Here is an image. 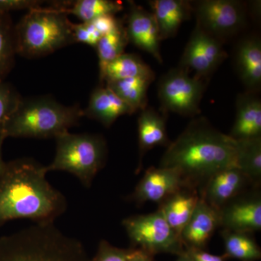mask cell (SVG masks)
<instances>
[{"label":"cell","mask_w":261,"mask_h":261,"mask_svg":"<svg viewBox=\"0 0 261 261\" xmlns=\"http://www.w3.org/2000/svg\"><path fill=\"white\" fill-rule=\"evenodd\" d=\"M47 166L32 159L5 163L0 173V226L12 220L54 223L67 209L65 196L46 178Z\"/></svg>","instance_id":"6da1fadb"},{"label":"cell","mask_w":261,"mask_h":261,"mask_svg":"<svg viewBox=\"0 0 261 261\" xmlns=\"http://www.w3.org/2000/svg\"><path fill=\"white\" fill-rule=\"evenodd\" d=\"M237 152L236 140L200 118L171 142L160 166L176 170L190 188L196 189L221 170L236 167Z\"/></svg>","instance_id":"7a4b0ae2"},{"label":"cell","mask_w":261,"mask_h":261,"mask_svg":"<svg viewBox=\"0 0 261 261\" xmlns=\"http://www.w3.org/2000/svg\"><path fill=\"white\" fill-rule=\"evenodd\" d=\"M0 261H89L83 245L54 223L36 224L0 238Z\"/></svg>","instance_id":"3957f363"},{"label":"cell","mask_w":261,"mask_h":261,"mask_svg":"<svg viewBox=\"0 0 261 261\" xmlns=\"http://www.w3.org/2000/svg\"><path fill=\"white\" fill-rule=\"evenodd\" d=\"M84 116L79 105L65 106L48 97L22 99L4 130L7 137L57 138Z\"/></svg>","instance_id":"277c9868"},{"label":"cell","mask_w":261,"mask_h":261,"mask_svg":"<svg viewBox=\"0 0 261 261\" xmlns=\"http://www.w3.org/2000/svg\"><path fill=\"white\" fill-rule=\"evenodd\" d=\"M15 53L28 58L51 54L75 42L68 15L51 6L29 10L14 27Z\"/></svg>","instance_id":"5b68a950"},{"label":"cell","mask_w":261,"mask_h":261,"mask_svg":"<svg viewBox=\"0 0 261 261\" xmlns=\"http://www.w3.org/2000/svg\"><path fill=\"white\" fill-rule=\"evenodd\" d=\"M54 160L47 166L51 171H66L76 176L82 185L89 187L104 166L107 145L103 137L89 134H70L57 137Z\"/></svg>","instance_id":"8992f818"},{"label":"cell","mask_w":261,"mask_h":261,"mask_svg":"<svg viewBox=\"0 0 261 261\" xmlns=\"http://www.w3.org/2000/svg\"><path fill=\"white\" fill-rule=\"evenodd\" d=\"M130 242L150 255L185 252L181 238L168 225L159 211L147 215L130 216L122 222Z\"/></svg>","instance_id":"52a82bcc"},{"label":"cell","mask_w":261,"mask_h":261,"mask_svg":"<svg viewBox=\"0 0 261 261\" xmlns=\"http://www.w3.org/2000/svg\"><path fill=\"white\" fill-rule=\"evenodd\" d=\"M205 89L200 79L191 77L181 68L163 75L159 82V97L163 112L194 116L200 113V105Z\"/></svg>","instance_id":"ba28073f"},{"label":"cell","mask_w":261,"mask_h":261,"mask_svg":"<svg viewBox=\"0 0 261 261\" xmlns=\"http://www.w3.org/2000/svg\"><path fill=\"white\" fill-rule=\"evenodd\" d=\"M191 5L197 25L219 40L238 32L245 23V10L241 2L202 0Z\"/></svg>","instance_id":"9c48e42d"},{"label":"cell","mask_w":261,"mask_h":261,"mask_svg":"<svg viewBox=\"0 0 261 261\" xmlns=\"http://www.w3.org/2000/svg\"><path fill=\"white\" fill-rule=\"evenodd\" d=\"M226 57L222 42L196 25L182 56L181 67L195 72L196 78H206Z\"/></svg>","instance_id":"30bf717a"},{"label":"cell","mask_w":261,"mask_h":261,"mask_svg":"<svg viewBox=\"0 0 261 261\" xmlns=\"http://www.w3.org/2000/svg\"><path fill=\"white\" fill-rule=\"evenodd\" d=\"M184 188L190 187L176 170L152 167L146 171L130 198L137 204L147 202L160 204Z\"/></svg>","instance_id":"8fae6325"},{"label":"cell","mask_w":261,"mask_h":261,"mask_svg":"<svg viewBox=\"0 0 261 261\" xmlns=\"http://www.w3.org/2000/svg\"><path fill=\"white\" fill-rule=\"evenodd\" d=\"M260 194L239 195L219 211L220 226L225 230L252 233L261 229Z\"/></svg>","instance_id":"7c38bea8"},{"label":"cell","mask_w":261,"mask_h":261,"mask_svg":"<svg viewBox=\"0 0 261 261\" xmlns=\"http://www.w3.org/2000/svg\"><path fill=\"white\" fill-rule=\"evenodd\" d=\"M130 8L126 28L128 42L149 53L160 63H163L160 49V34L152 13L129 2Z\"/></svg>","instance_id":"4fadbf2b"},{"label":"cell","mask_w":261,"mask_h":261,"mask_svg":"<svg viewBox=\"0 0 261 261\" xmlns=\"http://www.w3.org/2000/svg\"><path fill=\"white\" fill-rule=\"evenodd\" d=\"M247 184L250 183L238 168H226L207 180L201 190L200 197L219 211L243 194Z\"/></svg>","instance_id":"5bb4252c"},{"label":"cell","mask_w":261,"mask_h":261,"mask_svg":"<svg viewBox=\"0 0 261 261\" xmlns=\"http://www.w3.org/2000/svg\"><path fill=\"white\" fill-rule=\"evenodd\" d=\"M219 226V211L200 197L190 221L181 233L182 243L185 248L191 247L204 250Z\"/></svg>","instance_id":"9a60e30c"},{"label":"cell","mask_w":261,"mask_h":261,"mask_svg":"<svg viewBox=\"0 0 261 261\" xmlns=\"http://www.w3.org/2000/svg\"><path fill=\"white\" fill-rule=\"evenodd\" d=\"M132 113H135L132 108L107 86L103 85L94 89L88 106L84 110V116L96 120L106 127L111 126L120 116Z\"/></svg>","instance_id":"2e32d148"},{"label":"cell","mask_w":261,"mask_h":261,"mask_svg":"<svg viewBox=\"0 0 261 261\" xmlns=\"http://www.w3.org/2000/svg\"><path fill=\"white\" fill-rule=\"evenodd\" d=\"M199 198L200 195L196 189L184 188L159 204L158 211L180 238L184 228L195 211Z\"/></svg>","instance_id":"e0dca14e"},{"label":"cell","mask_w":261,"mask_h":261,"mask_svg":"<svg viewBox=\"0 0 261 261\" xmlns=\"http://www.w3.org/2000/svg\"><path fill=\"white\" fill-rule=\"evenodd\" d=\"M234 123L229 134L236 141L261 138V102L250 94H241L237 100Z\"/></svg>","instance_id":"ac0fdd59"},{"label":"cell","mask_w":261,"mask_h":261,"mask_svg":"<svg viewBox=\"0 0 261 261\" xmlns=\"http://www.w3.org/2000/svg\"><path fill=\"white\" fill-rule=\"evenodd\" d=\"M161 40L172 37L185 20L190 18L191 3L182 0H154L149 2Z\"/></svg>","instance_id":"d6986e66"},{"label":"cell","mask_w":261,"mask_h":261,"mask_svg":"<svg viewBox=\"0 0 261 261\" xmlns=\"http://www.w3.org/2000/svg\"><path fill=\"white\" fill-rule=\"evenodd\" d=\"M139 149L140 160L149 149L163 146L171 142L166 130V118L152 108L142 110L138 118Z\"/></svg>","instance_id":"ffe728a7"},{"label":"cell","mask_w":261,"mask_h":261,"mask_svg":"<svg viewBox=\"0 0 261 261\" xmlns=\"http://www.w3.org/2000/svg\"><path fill=\"white\" fill-rule=\"evenodd\" d=\"M237 67L242 82L248 88L261 83V44L257 38L244 39L237 51Z\"/></svg>","instance_id":"44dd1931"},{"label":"cell","mask_w":261,"mask_h":261,"mask_svg":"<svg viewBox=\"0 0 261 261\" xmlns=\"http://www.w3.org/2000/svg\"><path fill=\"white\" fill-rule=\"evenodd\" d=\"M145 78L153 81L154 72L138 56L123 53L106 66L99 80L103 83L128 79Z\"/></svg>","instance_id":"7402d4cb"},{"label":"cell","mask_w":261,"mask_h":261,"mask_svg":"<svg viewBox=\"0 0 261 261\" xmlns=\"http://www.w3.org/2000/svg\"><path fill=\"white\" fill-rule=\"evenodd\" d=\"M53 7L61 10L67 15H73L82 23L92 21L103 15L116 14L123 10L119 1L111 0H78L72 2L54 3Z\"/></svg>","instance_id":"603a6c76"},{"label":"cell","mask_w":261,"mask_h":261,"mask_svg":"<svg viewBox=\"0 0 261 261\" xmlns=\"http://www.w3.org/2000/svg\"><path fill=\"white\" fill-rule=\"evenodd\" d=\"M237 142L236 167L251 185L257 187L261 180V138Z\"/></svg>","instance_id":"cb8c5ba5"},{"label":"cell","mask_w":261,"mask_h":261,"mask_svg":"<svg viewBox=\"0 0 261 261\" xmlns=\"http://www.w3.org/2000/svg\"><path fill=\"white\" fill-rule=\"evenodd\" d=\"M152 82L145 78H134L109 82L106 86L135 113L147 108V89Z\"/></svg>","instance_id":"d4e9b609"},{"label":"cell","mask_w":261,"mask_h":261,"mask_svg":"<svg viewBox=\"0 0 261 261\" xmlns=\"http://www.w3.org/2000/svg\"><path fill=\"white\" fill-rule=\"evenodd\" d=\"M221 236L224 242L226 257L241 261H256L260 259V247L252 233L223 229Z\"/></svg>","instance_id":"484cf974"},{"label":"cell","mask_w":261,"mask_h":261,"mask_svg":"<svg viewBox=\"0 0 261 261\" xmlns=\"http://www.w3.org/2000/svg\"><path fill=\"white\" fill-rule=\"evenodd\" d=\"M128 42L126 28L122 23L101 38L95 47L99 59V76L110 63L124 53Z\"/></svg>","instance_id":"4316f807"},{"label":"cell","mask_w":261,"mask_h":261,"mask_svg":"<svg viewBox=\"0 0 261 261\" xmlns=\"http://www.w3.org/2000/svg\"><path fill=\"white\" fill-rule=\"evenodd\" d=\"M15 55L14 25L9 13H0V80L13 68Z\"/></svg>","instance_id":"83f0119b"},{"label":"cell","mask_w":261,"mask_h":261,"mask_svg":"<svg viewBox=\"0 0 261 261\" xmlns=\"http://www.w3.org/2000/svg\"><path fill=\"white\" fill-rule=\"evenodd\" d=\"M21 99L13 86L0 80V135H4L5 126Z\"/></svg>","instance_id":"f1b7e54d"},{"label":"cell","mask_w":261,"mask_h":261,"mask_svg":"<svg viewBox=\"0 0 261 261\" xmlns=\"http://www.w3.org/2000/svg\"><path fill=\"white\" fill-rule=\"evenodd\" d=\"M134 249L125 250L113 246L106 240L99 243L97 255L93 261H129Z\"/></svg>","instance_id":"f546056e"},{"label":"cell","mask_w":261,"mask_h":261,"mask_svg":"<svg viewBox=\"0 0 261 261\" xmlns=\"http://www.w3.org/2000/svg\"><path fill=\"white\" fill-rule=\"evenodd\" d=\"M73 33L75 42L82 43L93 47H96L97 43L102 37L91 21L73 23Z\"/></svg>","instance_id":"4dcf8cb0"},{"label":"cell","mask_w":261,"mask_h":261,"mask_svg":"<svg viewBox=\"0 0 261 261\" xmlns=\"http://www.w3.org/2000/svg\"><path fill=\"white\" fill-rule=\"evenodd\" d=\"M43 2L37 0H0V13H9L15 10H32L40 8Z\"/></svg>","instance_id":"1f68e13d"},{"label":"cell","mask_w":261,"mask_h":261,"mask_svg":"<svg viewBox=\"0 0 261 261\" xmlns=\"http://www.w3.org/2000/svg\"><path fill=\"white\" fill-rule=\"evenodd\" d=\"M186 251L191 256L193 261H225L227 257L226 255H215L205 251L202 249L186 247Z\"/></svg>","instance_id":"d6a6232c"},{"label":"cell","mask_w":261,"mask_h":261,"mask_svg":"<svg viewBox=\"0 0 261 261\" xmlns=\"http://www.w3.org/2000/svg\"><path fill=\"white\" fill-rule=\"evenodd\" d=\"M129 261H152V255L140 249H134Z\"/></svg>","instance_id":"836d02e7"},{"label":"cell","mask_w":261,"mask_h":261,"mask_svg":"<svg viewBox=\"0 0 261 261\" xmlns=\"http://www.w3.org/2000/svg\"><path fill=\"white\" fill-rule=\"evenodd\" d=\"M5 139V136L0 135V173L3 171V168H4L5 162L2 159V147H3V142Z\"/></svg>","instance_id":"e575fe53"},{"label":"cell","mask_w":261,"mask_h":261,"mask_svg":"<svg viewBox=\"0 0 261 261\" xmlns=\"http://www.w3.org/2000/svg\"><path fill=\"white\" fill-rule=\"evenodd\" d=\"M178 259L176 261H193L191 256L189 255L188 252H187L186 250H185V252H184V253L178 255Z\"/></svg>","instance_id":"d590c367"}]
</instances>
